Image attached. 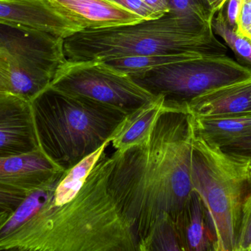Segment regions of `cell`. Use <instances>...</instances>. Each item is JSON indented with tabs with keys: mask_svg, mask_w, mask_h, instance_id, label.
Segmentation results:
<instances>
[{
	"mask_svg": "<svg viewBox=\"0 0 251 251\" xmlns=\"http://www.w3.org/2000/svg\"><path fill=\"white\" fill-rule=\"evenodd\" d=\"M193 141L190 113L167 106L144 140L110 156L107 187L137 251H146L159 223L174 221L193 191Z\"/></svg>",
	"mask_w": 251,
	"mask_h": 251,
	"instance_id": "obj_1",
	"label": "cell"
},
{
	"mask_svg": "<svg viewBox=\"0 0 251 251\" xmlns=\"http://www.w3.org/2000/svg\"><path fill=\"white\" fill-rule=\"evenodd\" d=\"M108 165L104 151L72 200L59 206L48 200L0 251H137L109 191Z\"/></svg>",
	"mask_w": 251,
	"mask_h": 251,
	"instance_id": "obj_2",
	"label": "cell"
},
{
	"mask_svg": "<svg viewBox=\"0 0 251 251\" xmlns=\"http://www.w3.org/2000/svg\"><path fill=\"white\" fill-rule=\"evenodd\" d=\"M30 105L40 150L64 171L110 141L131 112L50 85Z\"/></svg>",
	"mask_w": 251,
	"mask_h": 251,
	"instance_id": "obj_3",
	"label": "cell"
},
{
	"mask_svg": "<svg viewBox=\"0 0 251 251\" xmlns=\"http://www.w3.org/2000/svg\"><path fill=\"white\" fill-rule=\"evenodd\" d=\"M67 60H106L166 53L226 54L211 26L168 13L158 19L101 29H85L64 38Z\"/></svg>",
	"mask_w": 251,
	"mask_h": 251,
	"instance_id": "obj_4",
	"label": "cell"
},
{
	"mask_svg": "<svg viewBox=\"0 0 251 251\" xmlns=\"http://www.w3.org/2000/svg\"><path fill=\"white\" fill-rule=\"evenodd\" d=\"M191 178L210 218L215 251H237L242 208L251 191L249 159L193 135Z\"/></svg>",
	"mask_w": 251,
	"mask_h": 251,
	"instance_id": "obj_5",
	"label": "cell"
},
{
	"mask_svg": "<svg viewBox=\"0 0 251 251\" xmlns=\"http://www.w3.org/2000/svg\"><path fill=\"white\" fill-rule=\"evenodd\" d=\"M133 81L165 105L184 107L203 93L251 77V68L226 54L201 53L190 60L129 75Z\"/></svg>",
	"mask_w": 251,
	"mask_h": 251,
	"instance_id": "obj_6",
	"label": "cell"
},
{
	"mask_svg": "<svg viewBox=\"0 0 251 251\" xmlns=\"http://www.w3.org/2000/svg\"><path fill=\"white\" fill-rule=\"evenodd\" d=\"M50 86L132 112L157 98L132 78L101 60H66Z\"/></svg>",
	"mask_w": 251,
	"mask_h": 251,
	"instance_id": "obj_7",
	"label": "cell"
},
{
	"mask_svg": "<svg viewBox=\"0 0 251 251\" xmlns=\"http://www.w3.org/2000/svg\"><path fill=\"white\" fill-rule=\"evenodd\" d=\"M63 40L36 28L0 22V51L8 60L10 75L25 74L50 85L67 60Z\"/></svg>",
	"mask_w": 251,
	"mask_h": 251,
	"instance_id": "obj_8",
	"label": "cell"
},
{
	"mask_svg": "<svg viewBox=\"0 0 251 251\" xmlns=\"http://www.w3.org/2000/svg\"><path fill=\"white\" fill-rule=\"evenodd\" d=\"M29 102L0 93V157L39 150Z\"/></svg>",
	"mask_w": 251,
	"mask_h": 251,
	"instance_id": "obj_9",
	"label": "cell"
},
{
	"mask_svg": "<svg viewBox=\"0 0 251 251\" xmlns=\"http://www.w3.org/2000/svg\"><path fill=\"white\" fill-rule=\"evenodd\" d=\"M66 171L41 150L0 157V185L30 193L57 182Z\"/></svg>",
	"mask_w": 251,
	"mask_h": 251,
	"instance_id": "obj_10",
	"label": "cell"
},
{
	"mask_svg": "<svg viewBox=\"0 0 251 251\" xmlns=\"http://www.w3.org/2000/svg\"><path fill=\"white\" fill-rule=\"evenodd\" d=\"M0 22L31 27L63 38L83 29L48 0H0Z\"/></svg>",
	"mask_w": 251,
	"mask_h": 251,
	"instance_id": "obj_11",
	"label": "cell"
},
{
	"mask_svg": "<svg viewBox=\"0 0 251 251\" xmlns=\"http://www.w3.org/2000/svg\"><path fill=\"white\" fill-rule=\"evenodd\" d=\"M60 13L83 29H101L144 20L108 0H48Z\"/></svg>",
	"mask_w": 251,
	"mask_h": 251,
	"instance_id": "obj_12",
	"label": "cell"
},
{
	"mask_svg": "<svg viewBox=\"0 0 251 251\" xmlns=\"http://www.w3.org/2000/svg\"><path fill=\"white\" fill-rule=\"evenodd\" d=\"M181 251H215V234L206 206L197 192H192L174 220Z\"/></svg>",
	"mask_w": 251,
	"mask_h": 251,
	"instance_id": "obj_13",
	"label": "cell"
},
{
	"mask_svg": "<svg viewBox=\"0 0 251 251\" xmlns=\"http://www.w3.org/2000/svg\"><path fill=\"white\" fill-rule=\"evenodd\" d=\"M184 108L193 116L251 112V77L209 90Z\"/></svg>",
	"mask_w": 251,
	"mask_h": 251,
	"instance_id": "obj_14",
	"label": "cell"
},
{
	"mask_svg": "<svg viewBox=\"0 0 251 251\" xmlns=\"http://www.w3.org/2000/svg\"><path fill=\"white\" fill-rule=\"evenodd\" d=\"M190 116L194 137L220 147L251 134V112Z\"/></svg>",
	"mask_w": 251,
	"mask_h": 251,
	"instance_id": "obj_15",
	"label": "cell"
},
{
	"mask_svg": "<svg viewBox=\"0 0 251 251\" xmlns=\"http://www.w3.org/2000/svg\"><path fill=\"white\" fill-rule=\"evenodd\" d=\"M166 108L165 98L158 96L153 101L129 112L112 134L110 143L116 150L123 151L141 142Z\"/></svg>",
	"mask_w": 251,
	"mask_h": 251,
	"instance_id": "obj_16",
	"label": "cell"
},
{
	"mask_svg": "<svg viewBox=\"0 0 251 251\" xmlns=\"http://www.w3.org/2000/svg\"><path fill=\"white\" fill-rule=\"evenodd\" d=\"M58 181L48 187L33 190L26 195L17 209L0 225V244L14 234L50 200Z\"/></svg>",
	"mask_w": 251,
	"mask_h": 251,
	"instance_id": "obj_17",
	"label": "cell"
},
{
	"mask_svg": "<svg viewBox=\"0 0 251 251\" xmlns=\"http://www.w3.org/2000/svg\"><path fill=\"white\" fill-rule=\"evenodd\" d=\"M212 28L214 33L219 35L232 50L237 61L243 66L251 68V42L236 33L235 29L230 26L226 18L224 7L214 16Z\"/></svg>",
	"mask_w": 251,
	"mask_h": 251,
	"instance_id": "obj_18",
	"label": "cell"
},
{
	"mask_svg": "<svg viewBox=\"0 0 251 251\" xmlns=\"http://www.w3.org/2000/svg\"><path fill=\"white\" fill-rule=\"evenodd\" d=\"M170 13L212 27L215 13L206 0H168Z\"/></svg>",
	"mask_w": 251,
	"mask_h": 251,
	"instance_id": "obj_19",
	"label": "cell"
},
{
	"mask_svg": "<svg viewBox=\"0 0 251 251\" xmlns=\"http://www.w3.org/2000/svg\"><path fill=\"white\" fill-rule=\"evenodd\" d=\"M149 251H181L172 218H165L153 228L146 246Z\"/></svg>",
	"mask_w": 251,
	"mask_h": 251,
	"instance_id": "obj_20",
	"label": "cell"
},
{
	"mask_svg": "<svg viewBox=\"0 0 251 251\" xmlns=\"http://www.w3.org/2000/svg\"><path fill=\"white\" fill-rule=\"evenodd\" d=\"M251 245V191L242 208L241 221L237 240V251H247Z\"/></svg>",
	"mask_w": 251,
	"mask_h": 251,
	"instance_id": "obj_21",
	"label": "cell"
},
{
	"mask_svg": "<svg viewBox=\"0 0 251 251\" xmlns=\"http://www.w3.org/2000/svg\"><path fill=\"white\" fill-rule=\"evenodd\" d=\"M28 193L0 185V209L12 213L22 203Z\"/></svg>",
	"mask_w": 251,
	"mask_h": 251,
	"instance_id": "obj_22",
	"label": "cell"
},
{
	"mask_svg": "<svg viewBox=\"0 0 251 251\" xmlns=\"http://www.w3.org/2000/svg\"><path fill=\"white\" fill-rule=\"evenodd\" d=\"M143 18L144 20L158 19L161 15L149 8L142 0H108Z\"/></svg>",
	"mask_w": 251,
	"mask_h": 251,
	"instance_id": "obj_23",
	"label": "cell"
},
{
	"mask_svg": "<svg viewBox=\"0 0 251 251\" xmlns=\"http://www.w3.org/2000/svg\"><path fill=\"white\" fill-rule=\"evenodd\" d=\"M235 32L251 42V0H242Z\"/></svg>",
	"mask_w": 251,
	"mask_h": 251,
	"instance_id": "obj_24",
	"label": "cell"
},
{
	"mask_svg": "<svg viewBox=\"0 0 251 251\" xmlns=\"http://www.w3.org/2000/svg\"><path fill=\"white\" fill-rule=\"evenodd\" d=\"M223 150L242 159H251V134L239 139L224 147Z\"/></svg>",
	"mask_w": 251,
	"mask_h": 251,
	"instance_id": "obj_25",
	"label": "cell"
},
{
	"mask_svg": "<svg viewBox=\"0 0 251 251\" xmlns=\"http://www.w3.org/2000/svg\"><path fill=\"white\" fill-rule=\"evenodd\" d=\"M0 93H10V69L8 60L0 51Z\"/></svg>",
	"mask_w": 251,
	"mask_h": 251,
	"instance_id": "obj_26",
	"label": "cell"
},
{
	"mask_svg": "<svg viewBox=\"0 0 251 251\" xmlns=\"http://www.w3.org/2000/svg\"><path fill=\"white\" fill-rule=\"evenodd\" d=\"M241 4L242 0H228L224 7L227 22L234 29H236V27H237V17H238Z\"/></svg>",
	"mask_w": 251,
	"mask_h": 251,
	"instance_id": "obj_27",
	"label": "cell"
},
{
	"mask_svg": "<svg viewBox=\"0 0 251 251\" xmlns=\"http://www.w3.org/2000/svg\"><path fill=\"white\" fill-rule=\"evenodd\" d=\"M149 8L161 16L169 13L170 7L168 0H142Z\"/></svg>",
	"mask_w": 251,
	"mask_h": 251,
	"instance_id": "obj_28",
	"label": "cell"
},
{
	"mask_svg": "<svg viewBox=\"0 0 251 251\" xmlns=\"http://www.w3.org/2000/svg\"><path fill=\"white\" fill-rule=\"evenodd\" d=\"M206 1L209 3L212 11L216 14L223 7H224L228 0H206Z\"/></svg>",
	"mask_w": 251,
	"mask_h": 251,
	"instance_id": "obj_29",
	"label": "cell"
},
{
	"mask_svg": "<svg viewBox=\"0 0 251 251\" xmlns=\"http://www.w3.org/2000/svg\"><path fill=\"white\" fill-rule=\"evenodd\" d=\"M11 213L7 212V211L3 210V209H0V225H2L4 223V221L7 219L10 215Z\"/></svg>",
	"mask_w": 251,
	"mask_h": 251,
	"instance_id": "obj_30",
	"label": "cell"
},
{
	"mask_svg": "<svg viewBox=\"0 0 251 251\" xmlns=\"http://www.w3.org/2000/svg\"><path fill=\"white\" fill-rule=\"evenodd\" d=\"M249 178H250V183L251 185V159H249Z\"/></svg>",
	"mask_w": 251,
	"mask_h": 251,
	"instance_id": "obj_31",
	"label": "cell"
},
{
	"mask_svg": "<svg viewBox=\"0 0 251 251\" xmlns=\"http://www.w3.org/2000/svg\"><path fill=\"white\" fill-rule=\"evenodd\" d=\"M247 251H251V245L250 246V247L249 248V249H248Z\"/></svg>",
	"mask_w": 251,
	"mask_h": 251,
	"instance_id": "obj_32",
	"label": "cell"
}]
</instances>
